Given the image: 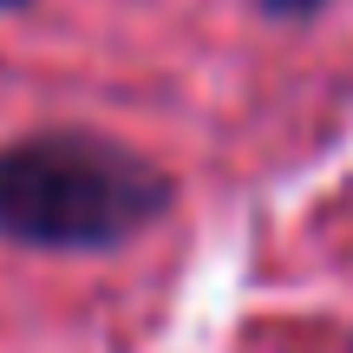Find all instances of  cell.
<instances>
[{
	"label": "cell",
	"instance_id": "cell-1",
	"mask_svg": "<svg viewBox=\"0 0 353 353\" xmlns=\"http://www.w3.org/2000/svg\"><path fill=\"white\" fill-rule=\"evenodd\" d=\"M164 203V170L99 131H39L0 151V236L26 249H112Z\"/></svg>",
	"mask_w": 353,
	"mask_h": 353
},
{
	"label": "cell",
	"instance_id": "cell-2",
	"mask_svg": "<svg viewBox=\"0 0 353 353\" xmlns=\"http://www.w3.org/2000/svg\"><path fill=\"white\" fill-rule=\"evenodd\" d=\"M262 7H268V13H314L321 0H262Z\"/></svg>",
	"mask_w": 353,
	"mask_h": 353
},
{
	"label": "cell",
	"instance_id": "cell-3",
	"mask_svg": "<svg viewBox=\"0 0 353 353\" xmlns=\"http://www.w3.org/2000/svg\"><path fill=\"white\" fill-rule=\"evenodd\" d=\"M0 7H13V0H0Z\"/></svg>",
	"mask_w": 353,
	"mask_h": 353
}]
</instances>
